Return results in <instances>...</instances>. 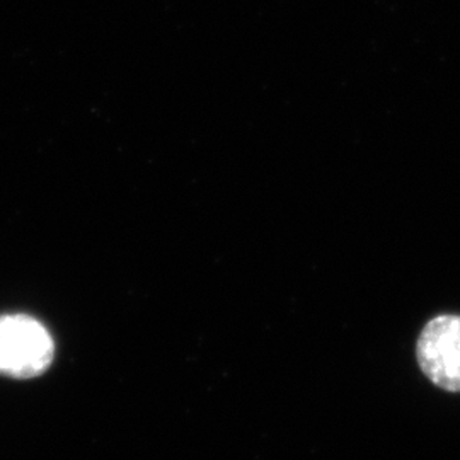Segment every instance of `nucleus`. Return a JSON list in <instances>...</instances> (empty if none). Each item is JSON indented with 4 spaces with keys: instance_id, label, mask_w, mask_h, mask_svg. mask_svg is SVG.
Wrapping results in <instances>:
<instances>
[{
    "instance_id": "f257e3e1",
    "label": "nucleus",
    "mask_w": 460,
    "mask_h": 460,
    "mask_svg": "<svg viewBox=\"0 0 460 460\" xmlns=\"http://www.w3.org/2000/svg\"><path fill=\"white\" fill-rule=\"evenodd\" d=\"M53 340L47 328L30 315L0 317V374L31 378L53 360Z\"/></svg>"
},
{
    "instance_id": "f03ea898",
    "label": "nucleus",
    "mask_w": 460,
    "mask_h": 460,
    "mask_svg": "<svg viewBox=\"0 0 460 460\" xmlns=\"http://www.w3.org/2000/svg\"><path fill=\"white\" fill-rule=\"evenodd\" d=\"M416 357L437 387L460 393V315L433 317L418 338Z\"/></svg>"
}]
</instances>
